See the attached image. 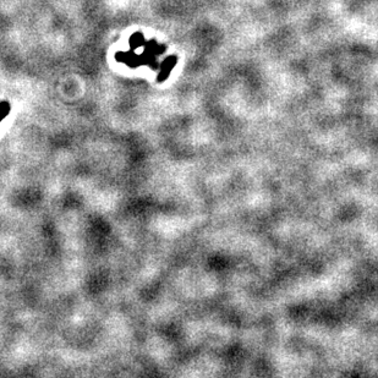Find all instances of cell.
Instances as JSON below:
<instances>
[{"label":"cell","mask_w":378,"mask_h":378,"mask_svg":"<svg viewBox=\"0 0 378 378\" xmlns=\"http://www.w3.org/2000/svg\"><path fill=\"white\" fill-rule=\"evenodd\" d=\"M177 58L174 55L168 56V58L164 60L163 64H162V71L160 72V76H158V82H163L167 80L168 76H169V72L171 71V69L175 66Z\"/></svg>","instance_id":"6da1fadb"},{"label":"cell","mask_w":378,"mask_h":378,"mask_svg":"<svg viewBox=\"0 0 378 378\" xmlns=\"http://www.w3.org/2000/svg\"><path fill=\"white\" fill-rule=\"evenodd\" d=\"M145 43V38L142 36V33H133L131 38H130V46L132 47L133 49L138 48V47L144 46Z\"/></svg>","instance_id":"7a4b0ae2"},{"label":"cell","mask_w":378,"mask_h":378,"mask_svg":"<svg viewBox=\"0 0 378 378\" xmlns=\"http://www.w3.org/2000/svg\"><path fill=\"white\" fill-rule=\"evenodd\" d=\"M10 112V103L9 102H0V123Z\"/></svg>","instance_id":"3957f363"}]
</instances>
